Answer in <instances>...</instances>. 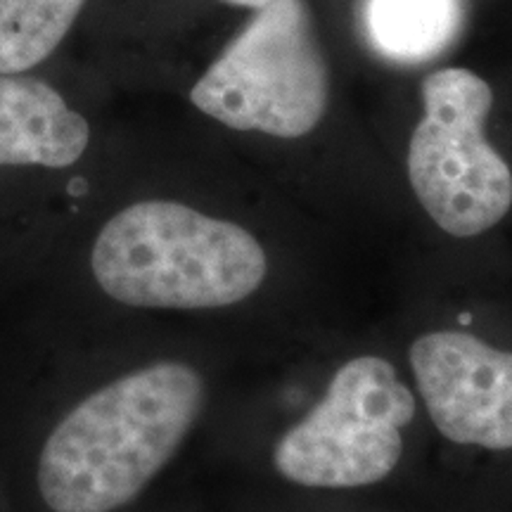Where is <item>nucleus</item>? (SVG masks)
<instances>
[{
	"instance_id": "obj_1",
	"label": "nucleus",
	"mask_w": 512,
	"mask_h": 512,
	"mask_svg": "<svg viewBox=\"0 0 512 512\" xmlns=\"http://www.w3.org/2000/svg\"><path fill=\"white\" fill-rule=\"evenodd\" d=\"M202 401V377L185 363H155L98 389L43 446V501L53 512H112L131 503L174 458Z\"/></svg>"
},
{
	"instance_id": "obj_2",
	"label": "nucleus",
	"mask_w": 512,
	"mask_h": 512,
	"mask_svg": "<svg viewBox=\"0 0 512 512\" xmlns=\"http://www.w3.org/2000/svg\"><path fill=\"white\" fill-rule=\"evenodd\" d=\"M102 290L140 309H219L264 283L268 259L238 223L178 202L147 200L114 214L93 247Z\"/></svg>"
},
{
	"instance_id": "obj_3",
	"label": "nucleus",
	"mask_w": 512,
	"mask_h": 512,
	"mask_svg": "<svg viewBox=\"0 0 512 512\" xmlns=\"http://www.w3.org/2000/svg\"><path fill=\"white\" fill-rule=\"evenodd\" d=\"M328 62L304 0H268L204 72L190 100L235 131L302 138L328 110Z\"/></svg>"
},
{
	"instance_id": "obj_4",
	"label": "nucleus",
	"mask_w": 512,
	"mask_h": 512,
	"mask_svg": "<svg viewBox=\"0 0 512 512\" xmlns=\"http://www.w3.org/2000/svg\"><path fill=\"white\" fill-rule=\"evenodd\" d=\"M422 114L408 145V178L418 202L441 230L475 238L512 207V171L484 136L494 91L463 67L422 83Z\"/></svg>"
},
{
	"instance_id": "obj_5",
	"label": "nucleus",
	"mask_w": 512,
	"mask_h": 512,
	"mask_svg": "<svg viewBox=\"0 0 512 512\" xmlns=\"http://www.w3.org/2000/svg\"><path fill=\"white\" fill-rule=\"evenodd\" d=\"M415 415L411 389L384 358L344 363L328 394L275 446L285 479L316 489H354L389 477Z\"/></svg>"
},
{
	"instance_id": "obj_6",
	"label": "nucleus",
	"mask_w": 512,
	"mask_h": 512,
	"mask_svg": "<svg viewBox=\"0 0 512 512\" xmlns=\"http://www.w3.org/2000/svg\"><path fill=\"white\" fill-rule=\"evenodd\" d=\"M411 368L434 427L446 439L512 448V354L456 330L415 339Z\"/></svg>"
},
{
	"instance_id": "obj_7",
	"label": "nucleus",
	"mask_w": 512,
	"mask_h": 512,
	"mask_svg": "<svg viewBox=\"0 0 512 512\" xmlns=\"http://www.w3.org/2000/svg\"><path fill=\"white\" fill-rule=\"evenodd\" d=\"M91 140L88 121L48 83L0 74V166L62 169L79 162Z\"/></svg>"
},
{
	"instance_id": "obj_8",
	"label": "nucleus",
	"mask_w": 512,
	"mask_h": 512,
	"mask_svg": "<svg viewBox=\"0 0 512 512\" xmlns=\"http://www.w3.org/2000/svg\"><path fill=\"white\" fill-rule=\"evenodd\" d=\"M368 29L394 60H430L458 29V0H370Z\"/></svg>"
},
{
	"instance_id": "obj_9",
	"label": "nucleus",
	"mask_w": 512,
	"mask_h": 512,
	"mask_svg": "<svg viewBox=\"0 0 512 512\" xmlns=\"http://www.w3.org/2000/svg\"><path fill=\"white\" fill-rule=\"evenodd\" d=\"M86 0H0V74L36 67L72 29Z\"/></svg>"
},
{
	"instance_id": "obj_10",
	"label": "nucleus",
	"mask_w": 512,
	"mask_h": 512,
	"mask_svg": "<svg viewBox=\"0 0 512 512\" xmlns=\"http://www.w3.org/2000/svg\"><path fill=\"white\" fill-rule=\"evenodd\" d=\"M226 3H230V5H240V8H254V10H259V8H264L268 0H226Z\"/></svg>"
}]
</instances>
